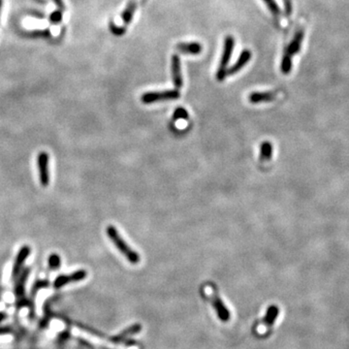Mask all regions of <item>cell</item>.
<instances>
[{"label": "cell", "instance_id": "cell-1", "mask_svg": "<svg viewBox=\"0 0 349 349\" xmlns=\"http://www.w3.org/2000/svg\"><path fill=\"white\" fill-rule=\"evenodd\" d=\"M304 37H305V28L300 27L295 32L293 39L291 40V42L289 43V45L287 46V48L284 51L282 60H281V65H280V70H281L282 74L288 75L291 72L292 57L296 56L301 51L302 43L304 41Z\"/></svg>", "mask_w": 349, "mask_h": 349}, {"label": "cell", "instance_id": "cell-2", "mask_svg": "<svg viewBox=\"0 0 349 349\" xmlns=\"http://www.w3.org/2000/svg\"><path fill=\"white\" fill-rule=\"evenodd\" d=\"M106 233L107 236L112 241L114 247L117 248V250L121 252L131 264L136 265L139 263L141 260L139 254L134 250H132V248L123 239L119 230L113 225H109L106 228Z\"/></svg>", "mask_w": 349, "mask_h": 349}, {"label": "cell", "instance_id": "cell-3", "mask_svg": "<svg viewBox=\"0 0 349 349\" xmlns=\"http://www.w3.org/2000/svg\"><path fill=\"white\" fill-rule=\"evenodd\" d=\"M234 47H235L234 37L231 35H228L224 39L223 52H222V56H221L218 69L216 72V80L218 82H223L226 76H227V66H228V63H229L230 58L233 54Z\"/></svg>", "mask_w": 349, "mask_h": 349}, {"label": "cell", "instance_id": "cell-4", "mask_svg": "<svg viewBox=\"0 0 349 349\" xmlns=\"http://www.w3.org/2000/svg\"><path fill=\"white\" fill-rule=\"evenodd\" d=\"M181 97L179 89H168L163 91H152L146 92L141 96V101L144 104H153L156 102L175 100Z\"/></svg>", "mask_w": 349, "mask_h": 349}, {"label": "cell", "instance_id": "cell-5", "mask_svg": "<svg viewBox=\"0 0 349 349\" xmlns=\"http://www.w3.org/2000/svg\"><path fill=\"white\" fill-rule=\"evenodd\" d=\"M206 297L208 298L211 306L214 308L219 319L223 322L228 321L230 319V312H229L228 308L224 305L222 300L220 299V297L218 296V293L215 291V289L210 287V292L207 294Z\"/></svg>", "mask_w": 349, "mask_h": 349}, {"label": "cell", "instance_id": "cell-6", "mask_svg": "<svg viewBox=\"0 0 349 349\" xmlns=\"http://www.w3.org/2000/svg\"><path fill=\"white\" fill-rule=\"evenodd\" d=\"M279 307H276V306L269 307L263 320L257 324V334L258 335L265 336L270 333L271 329L273 328L274 323L279 315Z\"/></svg>", "mask_w": 349, "mask_h": 349}, {"label": "cell", "instance_id": "cell-7", "mask_svg": "<svg viewBox=\"0 0 349 349\" xmlns=\"http://www.w3.org/2000/svg\"><path fill=\"white\" fill-rule=\"evenodd\" d=\"M50 157L46 152H41L37 156L39 181L41 185L47 187L50 183Z\"/></svg>", "mask_w": 349, "mask_h": 349}, {"label": "cell", "instance_id": "cell-8", "mask_svg": "<svg viewBox=\"0 0 349 349\" xmlns=\"http://www.w3.org/2000/svg\"><path fill=\"white\" fill-rule=\"evenodd\" d=\"M86 276H87V273L84 270L76 271V272H74L73 274H71L69 276H59L55 280L54 286L56 288H61V287H63L64 285H66L68 283L81 281V280L85 279Z\"/></svg>", "mask_w": 349, "mask_h": 349}, {"label": "cell", "instance_id": "cell-9", "mask_svg": "<svg viewBox=\"0 0 349 349\" xmlns=\"http://www.w3.org/2000/svg\"><path fill=\"white\" fill-rule=\"evenodd\" d=\"M172 76L173 82L176 89H180L182 86V68H181V59L177 54L172 56Z\"/></svg>", "mask_w": 349, "mask_h": 349}, {"label": "cell", "instance_id": "cell-10", "mask_svg": "<svg viewBox=\"0 0 349 349\" xmlns=\"http://www.w3.org/2000/svg\"><path fill=\"white\" fill-rule=\"evenodd\" d=\"M251 58H252V52L250 50H244L241 53L235 64L231 68L227 69V75L231 76V75L237 74L239 71H241L247 65V63L251 60Z\"/></svg>", "mask_w": 349, "mask_h": 349}, {"label": "cell", "instance_id": "cell-11", "mask_svg": "<svg viewBox=\"0 0 349 349\" xmlns=\"http://www.w3.org/2000/svg\"><path fill=\"white\" fill-rule=\"evenodd\" d=\"M30 252H31V250L28 246H24L21 248L20 252H18V255H17L16 260H15L14 267H13V277L14 278L22 272V268L25 264L26 260L28 259Z\"/></svg>", "mask_w": 349, "mask_h": 349}, {"label": "cell", "instance_id": "cell-12", "mask_svg": "<svg viewBox=\"0 0 349 349\" xmlns=\"http://www.w3.org/2000/svg\"><path fill=\"white\" fill-rule=\"evenodd\" d=\"M277 98V92L265 91V92H252L249 96V100L252 104L269 103Z\"/></svg>", "mask_w": 349, "mask_h": 349}, {"label": "cell", "instance_id": "cell-13", "mask_svg": "<svg viewBox=\"0 0 349 349\" xmlns=\"http://www.w3.org/2000/svg\"><path fill=\"white\" fill-rule=\"evenodd\" d=\"M176 49L182 54H189L193 56L199 55L203 50L201 44L198 42L179 43Z\"/></svg>", "mask_w": 349, "mask_h": 349}, {"label": "cell", "instance_id": "cell-14", "mask_svg": "<svg viewBox=\"0 0 349 349\" xmlns=\"http://www.w3.org/2000/svg\"><path fill=\"white\" fill-rule=\"evenodd\" d=\"M28 275H29V269H26L16 282V289L15 290H16L19 303H23L25 300V285H26Z\"/></svg>", "mask_w": 349, "mask_h": 349}, {"label": "cell", "instance_id": "cell-15", "mask_svg": "<svg viewBox=\"0 0 349 349\" xmlns=\"http://www.w3.org/2000/svg\"><path fill=\"white\" fill-rule=\"evenodd\" d=\"M142 330V327L139 324H135L132 325L130 327H128L125 331H123L120 335H115L112 337V342L114 343H121V342H126V338H128L130 335H135L137 333H139Z\"/></svg>", "mask_w": 349, "mask_h": 349}, {"label": "cell", "instance_id": "cell-16", "mask_svg": "<svg viewBox=\"0 0 349 349\" xmlns=\"http://www.w3.org/2000/svg\"><path fill=\"white\" fill-rule=\"evenodd\" d=\"M136 7H137V2L136 0H129L127 6H126V10L123 12L122 14V20L124 23V27L123 28L126 29V27L131 23L134 13L136 11Z\"/></svg>", "mask_w": 349, "mask_h": 349}, {"label": "cell", "instance_id": "cell-17", "mask_svg": "<svg viewBox=\"0 0 349 349\" xmlns=\"http://www.w3.org/2000/svg\"><path fill=\"white\" fill-rule=\"evenodd\" d=\"M273 157V145L270 142H264L260 147V160L266 162L271 160Z\"/></svg>", "mask_w": 349, "mask_h": 349}, {"label": "cell", "instance_id": "cell-18", "mask_svg": "<svg viewBox=\"0 0 349 349\" xmlns=\"http://www.w3.org/2000/svg\"><path fill=\"white\" fill-rule=\"evenodd\" d=\"M265 2L269 11L272 13L275 21L277 24H279V20H280V15H281V12H280V9H279V5L277 3L276 0H263Z\"/></svg>", "mask_w": 349, "mask_h": 349}, {"label": "cell", "instance_id": "cell-19", "mask_svg": "<svg viewBox=\"0 0 349 349\" xmlns=\"http://www.w3.org/2000/svg\"><path fill=\"white\" fill-rule=\"evenodd\" d=\"M60 263H61V260H60V257L58 254L56 253H53L50 255L49 257V267L50 269L52 270H56L60 267Z\"/></svg>", "mask_w": 349, "mask_h": 349}, {"label": "cell", "instance_id": "cell-20", "mask_svg": "<svg viewBox=\"0 0 349 349\" xmlns=\"http://www.w3.org/2000/svg\"><path fill=\"white\" fill-rule=\"evenodd\" d=\"M173 119L174 121H178V120H188V112L183 109L182 107L180 108H177L176 111L174 112V115H173Z\"/></svg>", "mask_w": 349, "mask_h": 349}, {"label": "cell", "instance_id": "cell-21", "mask_svg": "<svg viewBox=\"0 0 349 349\" xmlns=\"http://www.w3.org/2000/svg\"><path fill=\"white\" fill-rule=\"evenodd\" d=\"M50 21L54 24H58L62 21V12L60 10H57V11H55L53 12L51 17H50Z\"/></svg>", "mask_w": 349, "mask_h": 349}, {"label": "cell", "instance_id": "cell-22", "mask_svg": "<svg viewBox=\"0 0 349 349\" xmlns=\"http://www.w3.org/2000/svg\"><path fill=\"white\" fill-rule=\"evenodd\" d=\"M110 28H111V31H112V33L114 34V35H118V36H120V35H123V34H125L126 33V29H125L124 28H120V27H117L113 23H111L110 24Z\"/></svg>", "mask_w": 349, "mask_h": 349}, {"label": "cell", "instance_id": "cell-23", "mask_svg": "<svg viewBox=\"0 0 349 349\" xmlns=\"http://www.w3.org/2000/svg\"><path fill=\"white\" fill-rule=\"evenodd\" d=\"M284 7H285V14L286 17H289L292 13V4L290 0H283Z\"/></svg>", "mask_w": 349, "mask_h": 349}, {"label": "cell", "instance_id": "cell-24", "mask_svg": "<svg viewBox=\"0 0 349 349\" xmlns=\"http://www.w3.org/2000/svg\"><path fill=\"white\" fill-rule=\"evenodd\" d=\"M55 3H56V6L59 8V9H63L64 8V4H63V1L62 0H53Z\"/></svg>", "mask_w": 349, "mask_h": 349}, {"label": "cell", "instance_id": "cell-25", "mask_svg": "<svg viewBox=\"0 0 349 349\" xmlns=\"http://www.w3.org/2000/svg\"><path fill=\"white\" fill-rule=\"evenodd\" d=\"M80 344H81V349H92L91 348V346H90L88 343L84 342V341H83V340H81V341H80Z\"/></svg>", "mask_w": 349, "mask_h": 349}, {"label": "cell", "instance_id": "cell-26", "mask_svg": "<svg viewBox=\"0 0 349 349\" xmlns=\"http://www.w3.org/2000/svg\"><path fill=\"white\" fill-rule=\"evenodd\" d=\"M4 318H5V315L2 314V313H0V321H2Z\"/></svg>", "mask_w": 349, "mask_h": 349}, {"label": "cell", "instance_id": "cell-27", "mask_svg": "<svg viewBox=\"0 0 349 349\" xmlns=\"http://www.w3.org/2000/svg\"><path fill=\"white\" fill-rule=\"evenodd\" d=\"M1 8H2V0H0V12H1Z\"/></svg>", "mask_w": 349, "mask_h": 349}, {"label": "cell", "instance_id": "cell-28", "mask_svg": "<svg viewBox=\"0 0 349 349\" xmlns=\"http://www.w3.org/2000/svg\"><path fill=\"white\" fill-rule=\"evenodd\" d=\"M146 2V0H142V3H145Z\"/></svg>", "mask_w": 349, "mask_h": 349}]
</instances>
